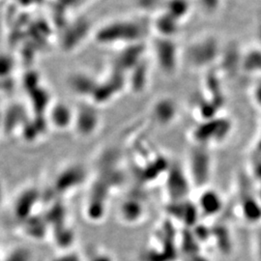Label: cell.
Listing matches in <instances>:
<instances>
[{"instance_id":"obj_12","label":"cell","mask_w":261,"mask_h":261,"mask_svg":"<svg viewBox=\"0 0 261 261\" xmlns=\"http://www.w3.org/2000/svg\"><path fill=\"white\" fill-rule=\"evenodd\" d=\"M167 9L168 15L181 21L189 16L191 5L188 0H169Z\"/></svg>"},{"instance_id":"obj_2","label":"cell","mask_w":261,"mask_h":261,"mask_svg":"<svg viewBox=\"0 0 261 261\" xmlns=\"http://www.w3.org/2000/svg\"><path fill=\"white\" fill-rule=\"evenodd\" d=\"M231 129V124L222 118L206 120L196 128L193 137L199 146L207 147L210 144H220L223 142Z\"/></svg>"},{"instance_id":"obj_1","label":"cell","mask_w":261,"mask_h":261,"mask_svg":"<svg viewBox=\"0 0 261 261\" xmlns=\"http://www.w3.org/2000/svg\"><path fill=\"white\" fill-rule=\"evenodd\" d=\"M187 171L194 186L204 188L209 183L213 171V160L207 147L197 145L192 150Z\"/></svg>"},{"instance_id":"obj_17","label":"cell","mask_w":261,"mask_h":261,"mask_svg":"<svg viewBox=\"0 0 261 261\" xmlns=\"http://www.w3.org/2000/svg\"><path fill=\"white\" fill-rule=\"evenodd\" d=\"M254 247L258 260L261 261V225L257 227L254 233Z\"/></svg>"},{"instance_id":"obj_11","label":"cell","mask_w":261,"mask_h":261,"mask_svg":"<svg viewBox=\"0 0 261 261\" xmlns=\"http://www.w3.org/2000/svg\"><path fill=\"white\" fill-rule=\"evenodd\" d=\"M143 208L137 200L125 201L121 206V217L125 222L135 224L139 222L143 215Z\"/></svg>"},{"instance_id":"obj_5","label":"cell","mask_w":261,"mask_h":261,"mask_svg":"<svg viewBox=\"0 0 261 261\" xmlns=\"http://www.w3.org/2000/svg\"><path fill=\"white\" fill-rule=\"evenodd\" d=\"M155 55L159 66L167 74H172L177 67L178 48L172 39L159 38L155 42Z\"/></svg>"},{"instance_id":"obj_18","label":"cell","mask_w":261,"mask_h":261,"mask_svg":"<svg viewBox=\"0 0 261 261\" xmlns=\"http://www.w3.org/2000/svg\"><path fill=\"white\" fill-rule=\"evenodd\" d=\"M91 261H114L110 254L107 253H97L94 255Z\"/></svg>"},{"instance_id":"obj_8","label":"cell","mask_w":261,"mask_h":261,"mask_svg":"<svg viewBox=\"0 0 261 261\" xmlns=\"http://www.w3.org/2000/svg\"><path fill=\"white\" fill-rule=\"evenodd\" d=\"M74 120L75 114L66 106L57 105L51 110L50 121L59 130H65L71 125H74Z\"/></svg>"},{"instance_id":"obj_9","label":"cell","mask_w":261,"mask_h":261,"mask_svg":"<svg viewBox=\"0 0 261 261\" xmlns=\"http://www.w3.org/2000/svg\"><path fill=\"white\" fill-rule=\"evenodd\" d=\"M179 23L180 21H178L177 19H174L173 17L168 15V13H166L156 19L154 27L160 37L172 39V37H174L177 34Z\"/></svg>"},{"instance_id":"obj_16","label":"cell","mask_w":261,"mask_h":261,"mask_svg":"<svg viewBox=\"0 0 261 261\" xmlns=\"http://www.w3.org/2000/svg\"><path fill=\"white\" fill-rule=\"evenodd\" d=\"M220 2L221 0H200V4L202 8H204L205 11L209 13L216 11L220 5Z\"/></svg>"},{"instance_id":"obj_7","label":"cell","mask_w":261,"mask_h":261,"mask_svg":"<svg viewBox=\"0 0 261 261\" xmlns=\"http://www.w3.org/2000/svg\"><path fill=\"white\" fill-rule=\"evenodd\" d=\"M177 115L176 105L169 99H162L155 103L153 108L154 119L160 125L167 126L174 121Z\"/></svg>"},{"instance_id":"obj_13","label":"cell","mask_w":261,"mask_h":261,"mask_svg":"<svg viewBox=\"0 0 261 261\" xmlns=\"http://www.w3.org/2000/svg\"><path fill=\"white\" fill-rule=\"evenodd\" d=\"M34 256L29 249L23 247H18L8 252L4 259L1 261H33Z\"/></svg>"},{"instance_id":"obj_4","label":"cell","mask_w":261,"mask_h":261,"mask_svg":"<svg viewBox=\"0 0 261 261\" xmlns=\"http://www.w3.org/2000/svg\"><path fill=\"white\" fill-rule=\"evenodd\" d=\"M191 185L193 184L188 171H185L178 165H173L168 169L166 187L171 202L185 200L191 191Z\"/></svg>"},{"instance_id":"obj_15","label":"cell","mask_w":261,"mask_h":261,"mask_svg":"<svg viewBox=\"0 0 261 261\" xmlns=\"http://www.w3.org/2000/svg\"><path fill=\"white\" fill-rule=\"evenodd\" d=\"M252 101L261 110V80L254 84L252 91Z\"/></svg>"},{"instance_id":"obj_20","label":"cell","mask_w":261,"mask_h":261,"mask_svg":"<svg viewBox=\"0 0 261 261\" xmlns=\"http://www.w3.org/2000/svg\"><path fill=\"white\" fill-rule=\"evenodd\" d=\"M260 40H261V30H260Z\"/></svg>"},{"instance_id":"obj_10","label":"cell","mask_w":261,"mask_h":261,"mask_svg":"<svg viewBox=\"0 0 261 261\" xmlns=\"http://www.w3.org/2000/svg\"><path fill=\"white\" fill-rule=\"evenodd\" d=\"M243 71L251 75L261 74V47L250 49L241 58Z\"/></svg>"},{"instance_id":"obj_6","label":"cell","mask_w":261,"mask_h":261,"mask_svg":"<svg viewBox=\"0 0 261 261\" xmlns=\"http://www.w3.org/2000/svg\"><path fill=\"white\" fill-rule=\"evenodd\" d=\"M224 201L220 194L214 190L206 189L198 198V211L206 216H215L219 214L223 209Z\"/></svg>"},{"instance_id":"obj_14","label":"cell","mask_w":261,"mask_h":261,"mask_svg":"<svg viewBox=\"0 0 261 261\" xmlns=\"http://www.w3.org/2000/svg\"><path fill=\"white\" fill-rule=\"evenodd\" d=\"M51 261H83L82 257L74 252H65L58 256H56Z\"/></svg>"},{"instance_id":"obj_19","label":"cell","mask_w":261,"mask_h":261,"mask_svg":"<svg viewBox=\"0 0 261 261\" xmlns=\"http://www.w3.org/2000/svg\"><path fill=\"white\" fill-rule=\"evenodd\" d=\"M257 148H258L259 150H261V136L260 139H259V141H258V145H257Z\"/></svg>"},{"instance_id":"obj_3","label":"cell","mask_w":261,"mask_h":261,"mask_svg":"<svg viewBox=\"0 0 261 261\" xmlns=\"http://www.w3.org/2000/svg\"><path fill=\"white\" fill-rule=\"evenodd\" d=\"M221 55L219 42L213 37L197 40L187 50V59L193 67L210 65Z\"/></svg>"}]
</instances>
